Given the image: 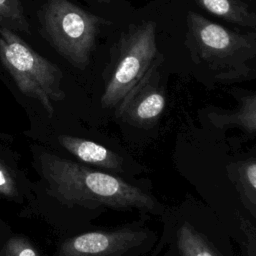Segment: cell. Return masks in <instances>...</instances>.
<instances>
[{
  "label": "cell",
  "instance_id": "obj_1",
  "mask_svg": "<svg viewBox=\"0 0 256 256\" xmlns=\"http://www.w3.org/2000/svg\"><path fill=\"white\" fill-rule=\"evenodd\" d=\"M32 167L37 175L34 198L22 217H40L63 237L79 233L78 223L98 209L157 211L159 203L122 178L62 156L51 148L30 146Z\"/></svg>",
  "mask_w": 256,
  "mask_h": 256
},
{
  "label": "cell",
  "instance_id": "obj_2",
  "mask_svg": "<svg viewBox=\"0 0 256 256\" xmlns=\"http://www.w3.org/2000/svg\"><path fill=\"white\" fill-rule=\"evenodd\" d=\"M185 42L193 62L220 81L246 77L256 57V32L228 29L193 11L187 14Z\"/></svg>",
  "mask_w": 256,
  "mask_h": 256
},
{
  "label": "cell",
  "instance_id": "obj_3",
  "mask_svg": "<svg viewBox=\"0 0 256 256\" xmlns=\"http://www.w3.org/2000/svg\"><path fill=\"white\" fill-rule=\"evenodd\" d=\"M0 60L19 91L37 101L47 116L52 117L54 103L65 98L61 89V70L6 27H0Z\"/></svg>",
  "mask_w": 256,
  "mask_h": 256
},
{
  "label": "cell",
  "instance_id": "obj_4",
  "mask_svg": "<svg viewBox=\"0 0 256 256\" xmlns=\"http://www.w3.org/2000/svg\"><path fill=\"white\" fill-rule=\"evenodd\" d=\"M41 20L44 33L57 52L76 68L84 69L105 20L68 0H47Z\"/></svg>",
  "mask_w": 256,
  "mask_h": 256
},
{
  "label": "cell",
  "instance_id": "obj_5",
  "mask_svg": "<svg viewBox=\"0 0 256 256\" xmlns=\"http://www.w3.org/2000/svg\"><path fill=\"white\" fill-rule=\"evenodd\" d=\"M160 60L163 55L158 51L155 24L146 21L130 27L118 43L113 69L101 96L102 106L116 108Z\"/></svg>",
  "mask_w": 256,
  "mask_h": 256
},
{
  "label": "cell",
  "instance_id": "obj_6",
  "mask_svg": "<svg viewBox=\"0 0 256 256\" xmlns=\"http://www.w3.org/2000/svg\"><path fill=\"white\" fill-rule=\"evenodd\" d=\"M147 238L145 231L128 227L83 231L62 237L53 256H124Z\"/></svg>",
  "mask_w": 256,
  "mask_h": 256
},
{
  "label": "cell",
  "instance_id": "obj_7",
  "mask_svg": "<svg viewBox=\"0 0 256 256\" xmlns=\"http://www.w3.org/2000/svg\"><path fill=\"white\" fill-rule=\"evenodd\" d=\"M162 62L155 63L115 108L118 119L139 128H150L159 120L166 106L165 90L159 73Z\"/></svg>",
  "mask_w": 256,
  "mask_h": 256
},
{
  "label": "cell",
  "instance_id": "obj_8",
  "mask_svg": "<svg viewBox=\"0 0 256 256\" xmlns=\"http://www.w3.org/2000/svg\"><path fill=\"white\" fill-rule=\"evenodd\" d=\"M14 138L0 132V198L25 210L34 198V181L21 167V155L13 147Z\"/></svg>",
  "mask_w": 256,
  "mask_h": 256
},
{
  "label": "cell",
  "instance_id": "obj_9",
  "mask_svg": "<svg viewBox=\"0 0 256 256\" xmlns=\"http://www.w3.org/2000/svg\"><path fill=\"white\" fill-rule=\"evenodd\" d=\"M54 141L58 147L80 163L108 171L122 170L123 160L121 156L97 142L67 134L57 135Z\"/></svg>",
  "mask_w": 256,
  "mask_h": 256
},
{
  "label": "cell",
  "instance_id": "obj_10",
  "mask_svg": "<svg viewBox=\"0 0 256 256\" xmlns=\"http://www.w3.org/2000/svg\"><path fill=\"white\" fill-rule=\"evenodd\" d=\"M199 6L209 13L225 21L255 28L256 14L241 0H194Z\"/></svg>",
  "mask_w": 256,
  "mask_h": 256
},
{
  "label": "cell",
  "instance_id": "obj_11",
  "mask_svg": "<svg viewBox=\"0 0 256 256\" xmlns=\"http://www.w3.org/2000/svg\"><path fill=\"white\" fill-rule=\"evenodd\" d=\"M211 121L218 127H241L256 132V92L242 97L236 110L212 113Z\"/></svg>",
  "mask_w": 256,
  "mask_h": 256
},
{
  "label": "cell",
  "instance_id": "obj_12",
  "mask_svg": "<svg viewBox=\"0 0 256 256\" xmlns=\"http://www.w3.org/2000/svg\"><path fill=\"white\" fill-rule=\"evenodd\" d=\"M0 256H43L42 251L25 234L16 232L0 218Z\"/></svg>",
  "mask_w": 256,
  "mask_h": 256
},
{
  "label": "cell",
  "instance_id": "obj_13",
  "mask_svg": "<svg viewBox=\"0 0 256 256\" xmlns=\"http://www.w3.org/2000/svg\"><path fill=\"white\" fill-rule=\"evenodd\" d=\"M176 242L181 256H221L206 238L187 222L177 230Z\"/></svg>",
  "mask_w": 256,
  "mask_h": 256
},
{
  "label": "cell",
  "instance_id": "obj_14",
  "mask_svg": "<svg viewBox=\"0 0 256 256\" xmlns=\"http://www.w3.org/2000/svg\"><path fill=\"white\" fill-rule=\"evenodd\" d=\"M231 173L238 191L256 212V160L237 163Z\"/></svg>",
  "mask_w": 256,
  "mask_h": 256
},
{
  "label": "cell",
  "instance_id": "obj_15",
  "mask_svg": "<svg viewBox=\"0 0 256 256\" xmlns=\"http://www.w3.org/2000/svg\"><path fill=\"white\" fill-rule=\"evenodd\" d=\"M0 27L30 34L29 23L19 0H0Z\"/></svg>",
  "mask_w": 256,
  "mask_h": 256
},
{
  "label": "cell",
  "instance_id": "obj_16",
  "mask_svg": "<svg viewBox=\"0 0 256 256\" xmlns=\"http://www.w3.org/2000/svg\"><path fill=\"white\" fill-rule=\"evenodd\" d=\"M94 1H98V2H108L109 0H94Z\"/></svg>",
  "mask_w": 256,
  "mask_h": 256
},
{
  "label": "cell",
  "instance_id": "obj_17",
  "mask_svg": "<svg viewBox=\"0 0 256 256\" xmlns=\"http://www.w3.org/2000/svg\"><path fill=\"white\" fill-rule=\"evenodd\" d=\"M253 1H256V0H253Z\"/></svg>",
  "mask_w": 256,
  "mask_h": 256
}]
</instances>
